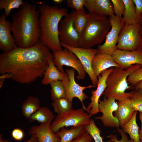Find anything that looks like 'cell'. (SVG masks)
Returning a JSON list of instances; mask_svg holds the SVG:
<instances>
[{
    "instance_id": "6da1fadb",
    "label": "cell",
    "mask_w": 142,
    "mask_h": 142,
    "mask_svg": "<svg viewBox=\"0 0 142 142\" xmlns=\"http://www.w3.org/2000/svg\"><path fill=\"white\" fill-rule=\"evenodd\" d=\"M50 49L40 39L28 48L17 47L0 55V73L12 75V79L22 84L29 83L42 76L53 58Z\"/></svg>"
},
{
    "instance_id": "7a4b0ae2",
    "label": "cell",
    "mask_w": 142,
    "mask_h": 142,
    "mask_svg": "<svg viewBox=\"0 0 142 142\" xmlns=\"http://www.w3.org/2000/svg\"><path fill=\"white\" fill-rule=\"evenodd\" d=\"M37 5L24 2L12 16L11 29L18 47L28 48L35 45L39 40L40 13Z\"/></svg>"
},
{
    "instance_id": "3957f363",
    "label": "cell",
    "mask_w": 142,
    "mask_h": 142,
    "mask_svg": "<svg viewBox=\"0 0 142 142\" xmlns=\"http://www.w3.org/2000/svg\"><path fill=\"white\" fill-rule=\"evenodd\" d=\"M38 11L40 41L53 52L61 50L59 27L62 18L68 14L67 9L43 3L39 5Z\"/></svg>"
},
{
    "instance_id": "277c9868",
    "label": "cell",
    "mask_w": 142,
    "mask_h": 142,
    "mask_svg": "<svg viewBox=\"0 0 142 142\" xmlns=\"http://www.w3.org/2000/svg\"><path fill=\"white\" fill-rule=\"evenodd\" d=\"M87 23L80 36L79 47L91 48L102 43L110 30L109 18L88 13Z\"/></svg>"
},
{
    "instance_id": "5b68a950",
    "label": "cell",
    "mask_w": 142,
    "mask_h": 142,
    "mask_svg": "<svg viewBox=\"0 0 142 142\" xmlns=\"http://www.w3.org/2000/svg\"><path fill=\"white\" fill-rule=\"evenodd\" d=\"M142 66L135 64L126 69L114 67L107 78V87L103 94L104 97L118 100L129 97L130 92L126 93L125 91L134 89V87L129 84L127 78L134 71Z\"/></svg>"
},
{
    "instance_id": "8992f818",
    "label": "cell",
    "mask_w": 142,
    "mask_h": 142,
    "mask_svg": "<svg viewBox=\"0 0 142 142\" xmlns=\"http://www.w3.org/2000/svg\"><path fill=\"white\" fill-rule=\"evenodd\" d=\"M82 108L68 111L61 114H58L50 125L51 129L55 133L63 127L69 126H85L90 123L92 116L84 112Z\"/></svg>"
},
{
    "instance_id": "52a82bcc",
    "label": "cell",
    "mask_w": 142,
    "mask_h": 142,
    "mask_svg": "<svg viewBox=\"0 0 142 142\" xmlns=\"http://www.w3.org/2000/svg\"><path fill=\"white\" fill-rule=\"evenodd\" d=\"M116 49L133 51L142 49V23L125 25L119 35Z\"/></svg>"
},
{
    "instance_id": "ba28073f",
    "label": "cell",
    "mask_w": 142,
    "mask_h": 142,
    "mask_svg": "<svg viewBox=\"0 0 142 142\" xmlns=\"http://www.w3.org/2000/svg\"><path fill=\"white\" fill-rule=\"evenodd\" d=\"M53 60L55 65L60 72L65 73L63 68L64 65L72 67L78 72L76 76L78 80H83L86 73L82 63L77 57L67 48L53 52Z\"/></svg>"
},
{
    "instance_id": "9c48e42d",
    "label": "cell",
    "mask_w": 142,
    "mask_h": 142,
    "mask_svg": "<svg viewBox=\"0 0 142 142\" xmlns=\"http://www.w3.org/2000/svg\"><path fill=\"white\" fill-rule=\"evenodd\" d=\"M62 47L67 48L73 52L80 60L85 71L88 75L92 85L96 87L98 83V77L93 70L92 63L93 60L98 52L97 49L84 48L71 46L61 43Z\"/></svg>"
},
{
    "instance_id": "30bf717a",
    "label": "cell",
    "mask_w": 142,
    "mask_h": 142,
    "mask_svg": "<svg viewBox=\"0 0 142 142\" xmlns=\"http://www.w3.org/2000/svg\"><path fill=\"white\" fill-rule=\"evenodd\" d=\"M111 27L106 37L104 43L98 47V53L112 55L116 49L120 33L125 25L122 18H119L114 14L109 16Z\"/></svg>"
},
{
    "instance_id": "8fae6325",
    "label": "cell",
    "mask_w": 142,
    "mask_h": 142,
    "mask_svg": "<svg viewBox=\"0 0 142 142\" xmlns=\"http://www.w3.org/2000/svg\"><path fill=\"white\" fill-rule=\"evenodd\" d=\"M66 71V74L62 81L65 89L66 98L72 103L74 98H78L82 103L83 108L86 111L87 108L83 102L88 97L83 91L85 89L95 87L93 85L87 87L80 86L75 81V69L73 68L67 69Z\"/></svg>"
},
{
    "instance_id": "7c38bea8",
    "label": "cell",
    "mask_w": 142,
    "mask_h": 142,
    "mask_svg": "<svg viewBox=\"0 0 142 142\" xmlns=\"http://www.w3.org/2000/svg\"><path fill=\"white\" fill-rule=\"evenodd\" d=\"M75 11L72 10L61 21L59 27V38L61 43L78 47L80 36L73 25Z\"/></svg>"
},
{
    "instance_id": "4fadbf2b",
    "label": "cell",
    "mask_w": 142,
    "mask_h": 142,
    "mask_svg": "<svg viewBox=\"0 0 142 142\" xmlns=\"http://www.w3.org/2000/svg\"><path fill=\"white\" fill-rule=\"evenodd\" d=\"M115 100L114 98L104 97L102 100H99V111L102 114L100 116L96 117L95 119L101 120L106 127L117 128L120 126L118 118L113 115L114 112L117 110L118 107Z\"/></svg>"
},
{
    "instance_id": "5bb4252c",
    "label": "cell",
    "mask_w": 142,
    "mask_h": 142,
    "mask_svg": "<svg viewBox=\"0 0 142 142\" xmlns=\"http://www.w3.org/2000/svg\"><path fill=\"white\" fill-rule=\"evenodd\" d=\"M114 67L106 70L101 73L98 77V83L97 89L91 91V102L88 105L86 110L89 114L93 116L99 112V98L107 87L106 81Z\"/></svg>"
},
{
    "instance_id": "9a60e30c",
    "label": "cell",
    "mask_w": 142,
    "mask_h": 142,
    "mask_svg": "<svg viewBox=\"0 0 142 142\" xmlns=\"http://www.w3.org/2000/svg\"><path fill=\"white\" fill-rule=\"evenodd\" d=\"M112 56L120 67L124 69L135 64L142 65V49L131 51L116 49Z\"/></svg>"
},
{
    "instance_id": "2e32d148",
    "label": "cell",
    "mask_w": 142,
    "mask_h": 142,
    "mask_svg": "<svg viewBox=\"0 0 142 142\" xmlns=\"http://www.w3.org/2000/svg\"><path fill=\"white\" fill-rule=\"evenodd\" d=\"M6 16L4 13L0 16V49L5 52L17 47L11 34V23L6 20Z\"/></svg>"
},
{
    "instance_id": "e0dca14e",
    "label": "cell",
    "mask_w": 142,
    "mask_h": 142,
    "mask_svg": "<svg viewBox=\"0 0 142 142\" xmlns=\"http://www.w3.org/2000/svg\"><path fill=\"white\" fill-rule=\"evenodd\" d=\"M53 118L39 125L32 126L28 130L29 134L36 136L40 142H59L60 138L51 129V124Z\"/></svg>"
},
{
    "instance_id": "ac0fdd59",
    "label": "cell",
    "mask_w": 142,
    "mask_h": 142,
    "mask_svg": "<svg viewBox=\"0 0 142 142\" xmlns=\"http://www.w3.org/2000/svg\"><path fill=\"white\" fill-rule=\"evenodd\" d=\"M84 6L89 13L97 16L104 17L114 15L111 0H85Z\"/></svg>"
},
{
    "instance_id": "d6986e66",
    "label": "cell",
    "mask_w": 142,
    "mask_h": 142,
    "mask_svg": "<svg viewBox=\"0 0 142 142\" xmlns=\"http://www.w3.org/2000/svg\"><path fill=\"white\" fill-rule=\"evenodd\" d=\"M117 103L118 108L114 115L118 118L121 128L129 121L135 111L129 97L118 100Z\"/></svg>"
},
{
    "instance_id": "ffe728a7",
    "label": "cell",
    "mask_w": 142,
    "mask_h": 142,
    "mask_svg": "<svg viewBox=\"0 0 142 142\" xmlns=\"http://www.w3.org/2000/svg\"><path fill=\"white\" fill-rule=\"evenodd\" d=\"M92 67L94 73L97 77L101 73L110 67H120L111 55L98 53L93 60Z\"/></svg>"
},
{
    "instance_id": "44dd1931",
    "label": "cell",
    "mask_w": 142,
    "mask_h": 142,
    "mask_svg": "<svg viewBox=\"0 0 142 142\" xmlns=\"http://www.w3.org/2000/svg\"><path fill=\"white\" fill-rule=\"evenodd\" d=\"M66 74V73H62L58 69L54 64L53 58H51L48 61V66L44 74L42 84L48 85L53 81L62 80Z\"/></svg>"
},
{
    "instance_id": "7402d4cb",
    "label": "cell",
    "mask_w": 142,
    "mask_h": 142,
    "mask_svg": "<svg viewBox=\"0 0 142 142\" xmlns=\"http://www.w3.org/2000/svg\"><path fill=\"white\" fill-rule=\"evenodd\" d=\"M86 131L85 126H72L69 129L63 127L56 134L60 139L59 142H71L82 136Z\"/></svg>"
},
{
    "instance_id": "603a6c76",
    "label": "cell",
    "mask_w": 142,
    "mask_h": 142,
    "mask_svg": "<svg viewBox=\"0 0 142 142\" xmlns=\"http://www.w3.org/2000/svg\"><path fill=\"white\" fill-rule=\"evenodd\" d=\"M125 6L123 21L125 25L133 24L142 23L141 19L137 16L135 7L132 0H123Z\"/></svg>"
},
{
    "instance_id": "cb8c5ba5",
    "label": "cell",
    "mask_w": 142,
    "mask_h": 142,
    "mask_svg": "<svg viewBox=\"0 0 142 142\" xmlns=\"http://www.w3.org/2000/svg\"><path fill=\"white\" fill-rule=\"evenodd\" d=\"M39 99L33 96H28L22 103L21 107L22 114L28 119L40 108Z\"/></svg>"
},
{
    "instance_id": "d4e9b609",
    "label": "cell",
    "mask_w": 142,
    "mask_h": 142,
    "mask_svg": "<svg viewBox=\"0 0 142 142\" xmlns=\"http://www.w3.org/2000/svg\"><path fill=\"white\" fill-rule=\"evenodd\" d=\"M137 113V111H135L131 119L121 128L126 133L129 134L131 139L134 142H141L139 134L140 127L138 126L136 121Z\"/></svg>"
},
{
    "instance_id": "484cf974",
    "label": "cell",
    "mask_w": 142,
    "mask_h": 142,
    "mask_svg": "<svg viewBox=\"0 0 142 142\" xmlns=\"http://www.w3.org/2000/svg\"><path fill=\"white\" fill-rule=\"evenodd\" d=\"M55 117V116L53 115V113L46 106H43L40 107L28 120L30 122L37 121L42 124Z\"/></svg>"
},
{
    "instance_id": "4316f807",
    "label": "cell",
    "mask_w": 142,
    "mask_h": 142,
    "mask_svg": "<svg viewBox=\"0 0 142 142\" xmlns=\"http://www.w3.org/2000/svg\"><path fill=\"white\" fill-rule=\"evenodd\" d=\"M89 15L84 8L82 10L75 11L74 17L73 25L80 36L88 19Z\"/></svg>"
},
{
    "instance_id": "83f0119b",
    "label": "cell",
    "mask_w": 142,
    "mask_h": 142,
    "mask_svg": "<svg viewBox=\"0 0 142 142\" xmlns=\"http://www.w3.org/2000/svg\"><path fill=\"white\" fill-rule=\"evenodd\" d=\"M72 103L66 98H62L53 101L51 104L53 107L54 112L59 115L67 112L72 109Z\"/></svg>"
},
{
    "instance_id": "f1b7e54d",
    "label": "cell",
    "mask_w": 142,
    "mask_h": 142,
    "mask_svg": "<svg viewBox=\"0 0 142 142\" xmlns=\"http://www.w3.org/2000/svg\"><path fill=\"white\" fill-rule=\"evenodd\" d=\"M50 93L52 101L62 98H66L65 88L62 80H57L51 83Z\"/></svg>"
},
{
    "instance_id": "f546056e",
    "label": "cell",
    "mask_w": 142,
    "mask_h": 142,
    "mask_svg": "<svg viewBox=\"0 0 142 142\" xmlns=\"http://www.w3.org/2000/svg\"><path fill=\"white\" fill-rule=\"evenodd\" d=\"M24 3L22 0H0V9H4V14L6 16H8L12 10L19 8Z\"/></svg>"
},
{
    "instance_id": "4dcf8cb0",
    "label": "cell",
    "mask_w": 142,
    "mask_h": 142,
    "mask_svg": "<svg viewBox=\"0 0 142 142\" xmlns=\"http://www.w3.org/2000/svg\"><path fill=\"white\" fill-rule=\"evenodd\" d=\"M130 93L129 98L135 111L142 113V89H134Z\"/></svg>"
},
{
    "instance_id": "1f68e13d",
    "label": "cell",
    "mask_w": 142,
    "mask_h": 142,
    "mask_svg": "<svg viewBox=\"0 0 142 142\" xmlns=\"http://www.w3.org/2000/svg\"><path fill=\"white\" fill-rule=\"evenodd\" d=\"M86 131L91 136L94 142H104L100 135V131L95 124L94 120L91 119L89 124L85 126Z\"/></svg>"
},
{
    "instance_id": "d6a6232c",
    "label": "cell",
    "mask_w": 142,
    "mask_h": 142,
    "mask_svg": "<svg viewBox=\"0 0 142 142\" xmlns=\"http://www.w3.org/2000/svg\"><path fill=\"white\" fill-rule=\"evenodd\" d=\"M141 80H142V66L132 72L127 79L128 83L134 87Z\"/></svg>"
},
{
    "instance_id": "836d02e7",
    "label": "cell",
    "mask_w": 142,
    "mask_h": 142,
    "mask_svg": "<svg viewBox=\"0 0 142 142\" xmlns=\"http://www.w3.org/2000/svg\"><path fill=\"white\" fill-rule=\"evenodd\" d=\"M114 13L115 16L119 18H122L125 10V6L123 0H111Z\"/></svg>"
},
{
    "instance_id": "e575fe53",
    "label": "cell",
    "mask_w": 142,
    "mask_h": 142,
    "mask_svg": "<svg viewBox=\"0 0 142 142\" xmlns=\"http://www.w3.org/2000/svg\"><path fill=\"white\" fill-rule=\"evenodd\" d=\"M116 129L118 133L120 134L121 138L120 140H119L117 135L111 134L108 137L110 138V140L111 141L113 142H134L133 139H129L126 133L122 129L118 128Z\"/></svg>"
},
{
    "instance_id": "d590c367",
    "label": "cell",
    "mask_w": 142,
    "mask_h": 142,
    "mask_svg": "<svg viewBox=\"0 0 142 142\" xmlns=\"http://www.w3.org/2000/svg\"><path fill=\"white\" fill-rule=\"evenodd\" d=\"M85 2V0H67L66 3L69 7L78 11L83 9Z\"/></svg>"
},
{
    "instance_id": "8d00e7d4",
    "label": "cell",
    "mask_w": 142,
    "mask_h": 142,
    "mask_svg": "<svg viewBox=\"0 0 142 142\" xmlns=\"http://www.w3.org/2000/svg\"><path fill=\"white\" fill-rule=\"evenodd\" d=\"M93 139L86 131L81 136L72 140L71 142H92Z\"/></svg>"
},
{
    "instance_id": "74e56055",
    "label": "cell",
    "mask_w": 142,
    "mask_h": 142,
    "mask_svg": "<svg viewBox=\"0 0 142 142\" xmlns=\"http://www.w3.org/2000/svg\"><path fill=\"white\" fill-rule=\"evenodd\" d=\"M24 134L23 131L19 128L14 129L12 133V135L14 139L20 141L22 140L24 136Z\"/></svg>"
},
{
    "instance_id": "f35d334b",
    "label": "cell",
    "mask_w": 142,
    "mask_h": 142,
    "mask_svg": "<svg viewBox=\"0 0 142 142\" xmlns=\"http://www.w3.org/2000/svg\"><path fill=\"white\" fill-rule=\"evenodd\" d=\"M134 5L136 13L138 17L142 18V0H133Z\"/></svg>"
},
{
    "instance_id": "ab89813d",
    "label": "cell",
    "mask_w": 142,
    "mask_h": 142,
    "mask_svg": "<svg viewBox=\"0 0 142 142\" xmlns=\"http://www.w3.org/2000/svg\"><path fill=\"white\" fill-rule=\"evenodd\" d=\"M139 118L141 124V128L139 130V134L140 141L142 142V113L140 112H139Z\"/></svg>"
},
{
    "instance_id": "60d3db41",
    "label": "cell",
    "mask_w": 142,
    "mask_h": 142,
    "mask_svg": "<svg viewBox=\"0 0 142 142\" xmlns=\"http://www.w3.org/2000/svg\"><path fill=\"white\" fill-rule=\"evenodd\" d=\"M12 75L10 73H5L4 74H1L0 76V80H4L6 79H12Z\"/></svg>"
},
{
    "instance_id": "b9f144b4",
    "label": "cell",
    "mask_w": 142,
    "mask_h": 142,
    "mask_svg": "<svg viewBox=\"0 0 142 142\" xmlns=\"http://www.w3.org/2000/svg\"><path fill=\"white\" fill-rule=\"evenodd\" d=\"M38 140L37 137L35 135H31L30 138L28 140L22 142H38Z\"/></svg>"
},
{
    "instance_id": "7bdbcfd3",
    "label": "cell",
    "mask_w": 142,
    "mask_h": 142,
    "mask_svg": "<svg viewBox=\"0 0 142 142\" xmlns=\"http://www.w3.org/2000/svg\"><path fill=\"white\" fill-rule=\"evenodd\" d=\"M134 89H142V80L138 82L134 87Z\"/></svg>"
},
{
    "instance_id": "ee69618b",
    "label": "cell",
    "mask_w": 142,
    "mask_h": 142,
    "mask_svg": "<svg viewBox=\"0 0 142 142\" xmlns=\"http://www.w3.org/2000/svg\"><path fill=\"white\" fill-rule=\"evenodd\" d=\"M2 135L0 134V142H10L9 140L6 139H2Z\"/></svg>"
},
{
    "instance_id": "f6af8a7d",
    "label": "cell",
    "mask_w": 142,
    "mask_h": 142,
    "mask_svg": "<svg viewBox=\"0 0 142 142\" xmlns=\"http://www.w3.org/2000/svg\"><path fill=\"white\" fill-rule=\"evenodd\" d=\"M63 0H53V1L56 3H60L63 1Z\"/></svg>"
},
{
    "instance_id": "bcb514c9",
    "label": "cell",
    "mask_w": 142,
    "mask_h": 142,
    "mask_svg": "<svg viewBox=\"0 0 142 142\" xmlns=\"http://www.w3.org/2000/svg\"><path fill=\"white\" fill-rule=\"evenodd\" d=\"M104 142H113L111 141L110 140H109L107 141H104Z\"/></svg>"
},
{
    "instance_id": "7dc6e473",
    "label": "cell",
    "mask_w": 142,
    "mask_h": 142,
    "mask_svg": "<svg viewBox=\"0 0 142 142\" xmlns=\"http://www.w3.org/2000/svg\"><path fill=\"white\" fill-rule=\"evenodd\" d=\"M141 22H142V18H141Z\"/></svg>"
},
{
    "instance_id": "c3c4849f",
    "label": "cell",
    "mask_w": 142,
    "mask_h": 142,
    "mask_svg": "<svg viewBox=\"0 0 142 142\" xmlns=\"http://www.w3.org/2000/svg\"><path fill=\"white\" fill-rule=\"evenodd\" d=\"M38 142H40L38 140Z\"/></svg>"
}]
</instances>
